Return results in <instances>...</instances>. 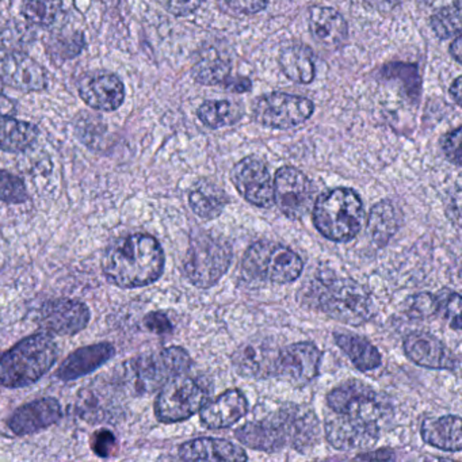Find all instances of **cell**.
I'll use <instances>...</instances> for the list:
<instances>
[{
  "mask_svg": "<svg viewBox=\"0 0 462 462\" xmlns=\"http://www.w3.org/2000/svg\"><path fill=\"white\" fill-rule=\"evenodd\" d=\"M235 435L243 445L264 453L285 448L305 451L319 442L320 424L312 411L291 405L261 420L248 421Z\"/></svg>",
  "mask_w": 462,
  "mask_h": 462,
  "instance_id": "6da1fadb",
  "label": "cell"
},
{
  "mask_svg": "<svg viewBox=\"0 0 462 462\" xmlns=\"http://www.w3.org/2000/svg\"><path fill=\"white\" fill-rule=\"evenodd\" d=\"M102 267L113 285L124 289L143 288L163 274V248L150 235H129L107 248Z\"/></svg>",
  "mask_w": 462,
  "mask_h": 462,
  "instance_id": "7a4b0ae2",
  "label": "cell"
},
{
  "mask_svg": "<svg viewBox=\"0 0 462 462\" xmlns=\"http://www.w3.org/2000/svg\"><path fill=\"white\" fill-rule=\"evenodd\" d=\"M301 301L350 326L366 323L374 312L372 297L364 286L350 278L335 275L313 277L302 289Z\"/></svg>",
  "mask_w": 462,
  "mask_h": 462,
  "instance_id": "3957f363",
  "label": "cell"
},
{
  "mask_svg": "<svg viewBox=\"0 0 462 462\" xmlns=\"http://www.w3.org/2000/svg\"><path fill=\"white\" fill-rule=\"evenodd\" d=\"M58 359V346L47 334L32 335L0 354V385L23 388L39 381Z\"/></svg>",
  "mask_w": 462,
  "mask_h": 462,
  "instance_id": "277c9868",
  "label": "cell"
},
{
  "mask_svg": "<svg viewBox=\"0 0 462 462\" xmlns=\"http://www.w3.org/2000/svg\"><path fill=\"white\" fill-rule=\"evenodd\" d=\"M365 208L353 189L337 188L321 194L313 207V224L326 239L353 240L364 226Z\"/></svg>",
  "mask_w": 462,
  "mask_h": 462,
  "instance_id": "5b68a950",
  "label": "cell"
},
{
  "mask_svg": "<svg viewBox=\"0 0 462 462\" xmlns=\"http://www.w3.org/2000/svg\"><path fill=\"white\" fill-rule=\"evenodd\" d=\"M232 254L226 237L209 231L196 232L185 259L186 277L197 288H212L228 272Z\"/></svg>",
  "mask_w": 462,
  "mask_h": 462,
  "instance_id": "8992f818",
  "label": "cell"
},
{
  "mask_svg": "<svg viewBox=\"0 0 462 462\" xmlns=\"http://www.w3.org/2000/svg\"><path fill=\"white\" fill-rule=\"evenodd\" d=\"M242 267L248 278L285 285L300 278L304 263L299 254L291 248L280 243L261 240L245 251Z\"/></svg>",
  "mask_w": 462,
  "mask_h": 462,
  "instance_id": "52a82bcc",
  "label": "cell"
},
{
  "mask_svg": "<svg viewBox=\"0 0 462 462\" xmlns=\"http://www.w3.org/2000/svg\"><path fill=\"white\" fill-rule=\"evenodd\" d=\"M131 367L132 383L139 393L158 391L175 375L189 372L191 358L182 347H169L134 359Z\"/></svg>",
  "mask_w": 462,
  "mask_h": 462,
  "instance_id": "ba28073f",
  "label": "cell"
},
{
  "mask_svg": "<svg viewBox=\"0 0 462 462\" xmlns=\"http://www.w3.org/2000/svg\"><path fill=\"white\" fill-rule=\"evenodd\" d=\"M327 404L334 412L343 413L380 427L381 423L389 418L392 411L386 399L373 391L369 385L358 381H350L332 389L327 396Z\"/></svg>",
  "mask_w": 462,
  "mask_h": 462,
  "instance_id": "9c48e42d",
  "label": "cell"
},
{
  "mask_svg": "<svg viewBox=\"0 0 462 462\" xmlns=\"http://www.w3.org/2000/svg\"><path fill=\"white\" fill-rule=\"evenodd\" d=\"M207 402L205 386L183 373L162 386L155 402V413L163 423H175L196 415Z\"/></svg>",
  "mask_w": 462,
  "mask_h": 462,
  "instance_id": "30bf717a",
  "label": "cell"
},
{
  "mask_svg": "<svg viewBox=\"0 0 462 462\" xmlns=\"http://www.w3.org/2000/svg\"><path fill=\"white\" fill-rule=\"evenodd\" d=\"M315 105L305 97L272 93L261 97L254 106V120L266 128L288 129L302 125L313 115Z\"/></svg>",
  "mask_w": 462,
  "mask_h": 462,
  "instance_id": "8fae6325",
  "label": "cell"
},
{
  "mask_svg": "<svg viewBox=\"0 0 462 462\" xmlns=\"http://www.w3.org/2000/svg\"><path fill=\"white\" fill-rule=\"evenodd\" d=\"M313 199L315 189L304 172L289 166L278 170L274 180V202L286 217L291 220L304 217L312 207Z\"/></svg>",
  "mask_w": 462,
  "mask_h": 462,
  "instance_id": "7c38bea8",
  "label": "cell"
},
{
  "mask_svg": "<svg viewBox=\"0 0 462 462\" xmlns=\"http://www.w3.org/2000/svg\"><path fill=\"white\" fill-rule=\"evenodd\" d=\"M380 431L381 427L377 424L367 423L334 411L327 415L324 423V434L329 445L343 451L367 450L375 445Z\"/></svg>",
  "mask_w": 462,
  "mask_h": 462,
  "instance_id": "4fadbf2b",
  "label": "cell"
},
{
  "mask_svg": "<svg viewBox=\"0 0 462 462\" xmlns=\"http://www.w3.org/2000/svg\"><path fill=\"white\" fill-rule=\"evenodd\" d=\"M231 180L240 196L258 208H270L274 204V180L266 163L256 156H247L235 164Z\"/></svg>",
  "mask_w": 462,
  "mask_h": 462,
  "instance_id": "5bb4252c",
  "label": "cell"
},
{
  "mask_svg": "<svg viewBox=\"0 0 462 462\" xmlns=\"http://www.w3.org/2000/svg\"><path fill=\"white\" fill-rule=\"evenodd\" d=\"M320 362V350L313 343H293L278 353L274 377L293 386H305L318 377Z\"/></svg>",
  "mask_w": 462,
  "mask_h": 462,
  "instance_id": "9a60e30c",
  "label": "cell"
},
{
  "mask_svg": "<svg viewBox=\"0 0 462 462\" xmlns=\"http://www.w3.org/2000/svg\"><path fill=\"white\" fill-rule=\"evenodd\" d=\"M40 326L56 335H74L88 327L90 310L77 300H52L40 310Z\"/></svg>",
  "mask_w": 462,
  "mask_h": 462,
  "instance_id": "2e32d148",
  "label": "cell"
},
{
  "mask_svg": "<svg viewBox=\"0 0 462 462\" xmlns=\"http://www.w3.org/2000/svg\"><path fill=\"white\" fill-rule=\"evenodd\" d=\"M80 98L94 110L115 112L123 105L125 88L117 75L107 71L85 75L78 85Z\"/></svg>",
  "mask_w": 462,
  "mask_h": 462,
  "instance_id": "e0dca14e",
  "label": "cell"
},
{
  "mask_svg": "<svg viewBox=\"0 0 462 462\" xmlns=\"http://www.w3.org/2000/svg\"><path fill=\"white\" fill-rule=\"evenodd\" d=\"M0 80L25 93L47 88L45 69L29 56L23 53H6L0 56Z\"/></svg>",
  "mask_w": 462,
  "mask_h": 462,
  "instance_id": "ac0fdd59",
  "label": "cell"
},
{
  "mask_svg": "<svg viewBox=\"0 0 462 462\" xmlns=\"http://www.w3.org/2000/svg\"><path fill=\"white\" fill-rule=\"evenodd\" d=\"M280 350L267 340L254 339L243 343L232 356L235 370L243 377H272Z\"/></svg>",
  "mask_w": 462,
  "mask_h": 462,
  "instance_id": "d6986e66",
  "label": "cell"
},
{
  "mask_svg": "<svg viewBox=\"0 0 462 462\" xmlns=\"http://www.w3.org/2000/svg\"><path fill=\"white\" fill-rule=\"evenodd\" d=\"M404 351L411 361L419 366L435 370H453L456 356L434 335L429 332H412L404 340Z\"/></svg>",
  "mask_w": 462,
  "mask_h": 462,
  "instance_id": "ffe728a7",
  "label": "cell"
},
{
  "mask_svg": "<svg viewBox=\"0 0 462 462\" xmlns=\"http://www.w3.org/2000/svg\"><path fill=\"white\" fill-rule=\"evenodd\" d=\"M61 418L60 402L52 397L40 399L18 408L9 420L17 435H28L55 424Z\"/></svg>",
  "mask_w": 462,
  "mask_h": 462,
  "instance_id": "44dd1931",
  "label": "cell"
},
{
  "mask_svg": "<svg viewBox=\"0 0 462 462\" xmlns=\"http://www.w3.org/2000/svg\"><path fill=\"white\" fill-rule=\"evenodd\" d=\"M199 411L201 421L208 429H228L245 418L248 411V402L242 392L229 389L213 402H205Z\"/></svg>",
  "mask_w": 462,
  "mask_h": 462,
  "instance_id": "7402d4cb",
  "label": "cell"
},
{
  "mask_svg": "<svg viewBox=\"0 0 462 462\" xmlns=\"http://www.w3.org/2000/svg\"><path fill=\"white\" fill-rule=\"evenodd\" d=\"M310 29L316 42L328 50H337L347 42V23L340 13L331 7H310Z\"/></svg>",
  "mask_w": 462,
  "mask_h": 462,
  "instance_id": "603a6c76",
  "label": "cell"
},
{
  "mask_svg": "<svg viewBox=\"0 0 462 462\" xmlns=\"http://www.w3.org/2000/svg\"><path fill=\"white\" fill-rule=\"evenodd\" d=\"M180 457L185 461H245L247 454L240 446L217 438H199L180 448Z\"/></svg>",
  "mask_w": 462,
  "mask_h": 462,
  "instance_id": "cb8c5ba5",
  "label": "cell"
},
{
  "mask_svg": "<svg viewBox=\"0 0 462 462\" xmlns=\"http://www.w3.org/2000/svg\"><path fill=\"white\" fill-rule=\"evenodd\" d=\"M115 353V347L110 343H98V345L79 348L59 367V378L63 381H72L83 377L106 364Z\"/></svg>",
  "mask_w": 462,
  "mask_h": 462,
  "instance_id": "d4e9b609",
  "label": "cell"
},
{
  "mask_svg": "<svg viewBox=\"0 0 462 462\" xmlns=\"http://www.w3.org/2000/svg\"><path fill=\"white\" fill-rule=\"evenodd\" d=\"M421 438L432 448L443 451L458 453L462 448L461 419L456 415L442 418L426 419L421 424Z\"/></svg>",
  "mask_w": 462,
  "mask_h": 462,
  "instance_id": "484cf974",
  "label": "cell"
},
{
  "mask_svg": "<svg viewBox=\"0 0 462 462\" xmlns=\"http://www.w3.org/2000/svg\"><path fill=\"white\" fill-rule=\"evenodd\" d=\"M286 78L299 85H310L316 75L315 55L307 45L296 44L285 48L278 59Z\"/></svg>",
  "mask_w": 462,
  "mask_h": 462,
  "instance_id": "4316f807",
  "label": "cell"
},
{
  "mask_svg": "<svg viewBox=\"0 0 462 462\" xmlns=\"http://www.w3.org/2000/svg\"><path fill=\"white\" fill-rule=\"evenodd\" d=\"M189 201H190L191 209L199 217L204 218V220H213L226 209L228 197L220 186L204 180H199L191 189Z\"/></svg>",
  "mask_w": 462,
  "mask_h": 462,
  "instance_id": "83f0119b",
  "label": "cell"
},
{
  "mask_svg": "<svg viewBox=\"0 0 462 462\" xmlns=\"http://www.w3.org/2000/svg\"><path fill=\"white\" fill-rule=\"evenodd\" d=\"M39 137V128L26 121L0 117V148L6 152H23Z\"/></svg>",
  "mask_w": 462,
  "mask_h": 462,
  "instance_id": "f1b7e54d",
  "label": "cell"
},
{
  "mask_svg": "<svg viewBox=\"0 0 462 462\" xmlns=\"http://www.w3.org/2000/svg\"><path fill=\"white\" fill-rule=\"evenodd\" d=\"M337 345L345 351L346 356L353 362L354 366L361 372H370L380 366V351L365 337L356 335L337 334L335 335Z\"/></svg>",
  "mask_w": 462,
  "mask_h": 462,
  "instance_id": "f546056e",
  "label": "cell"
},
{
  "mask_svg": "<svg viewBox=\"0 0 462 462\" xmlns=\"http://www.w3.org/2000/svg\"><path fill=\"white\" fill-rule=\"evenodd\" d=\"M399 213L391 201H381L372 208L367 221L370 236L378 247L388 245L399 229Z\"/></svg>",
  "mask_w": 462,
  "mask_h": 462,
  "instance_id": "4dcf8cb0",
  "label": "cell"
},
{
  "mask_svg": "<svg viewBox=\"0 0 462 462\" xmlns=\"http://www.w3.org/2000/svg\"><path fill=\"white\" fill-rule=\"evenodd\" d=\"M191 75L199 85L223 86L231 77V63L215 50H209L194 64Z\"/></svg>",
  "mask_w": 462,
  "mask_h": 462,
  "instance_id": "1f68e13d",
  "label": "cell"
},
{
  "mask_svg": "<svg viewBox=\"0 0 462 462\" xmlns=\"http://www.w3.org/2000/svg\"><path fill=\"white\" fill-rule=\"evenodd\" d=\"M197 117L208 128H226L242 120L243 107L236 102L226 101V99L207 101L197 110Z\"/></svg>",
  "mask_w": 462,
  "mask_h": 462,
  "instance_id": "d6a6232c",
  "label": "cell"
},
{
  "mask_svg": "<svg viewBox=\"0 0 462 462\" xmlns=\"http://www.w3.org/2000/svg\"><path fill=\"white\" fill-rule=\"evenodd\" d=\"M430 25L438 39L448 40L461 34V4L456 0L454 4L440 7L430 18Z\"/></svg>",
  "mask_w": 462,
  "mask_h": 462,
  "instance_id": "836d02e7",
  "label": "cell"
},
{
  "mask_svg": "<svg viewBox=\"0 0 462 462\" xmlns=\"http://www.w3.org/2000/svg\"><path fill=\"white\" fill-rule=\"evenodd\" d=\"M61 10V0H23V17L33 25H52L60 15Z\"/></svg>",
  "mask_w": 462,
  "mask_h": 462,
  "instance_id": "e575fe53",
  "label": "cell"
},
{
  "mask_svg": "<svg viewBox=\"0 0 462 462\" xmlns=\"http://www.w3.org/2000/svg\"><path fill=\"white\" fill-rule=\"evenodd\" d=\"M75 132L88 147L99 148V144L106 136L107 128L102 118L83 113L75 120Z\"/></svg>",
  "mask_w": 462,
  "mask_h": 462,
  "instance_id": "d590c367",
  "label": "cell"
},
{
  "mask_svg": "<svg viewBox=\"0 0 462 462\" xmlns=\"http://www.w3.org/2000/svg\"><path fill=\"white\" fill-rule=\"evenodd\" d=\"M28 199L25 183L21 178L0 170V201L23 204Z\"/></svg>",
  "mask_w": 462,
  "mask_h": 462,
  "instance_id": "8d00e7d4",
  "label": "cell"
},
{
  "mask_svg": "<svg viewBox=\"0 0 462 462\" xmlns=\"http://www.w3.org/2000/svg\"><path fill=\"white\" fill-rule=\"evenodd\" d=\"M438 310H439V300L434 294L419 293L408 299L407 315L411 319L423 320L437 315Z\"/></svg>",
  "mask_w": 462,
  "mask_h": 462,
  "instance_id": "74e56055",
  "label": "cell"
},
{
  "mask_svg": "<svg viewBox=\"0 0 462 462\" xmlns=\"http://www.w3.org/2000/svg\"><path fill=\"white\" fill-rule=\"evenodd\" d=\"M438 300H439L438 313H442L451 328L461 331V297L459 294L456 291H445L443 293L438 294Z\"/></svg>",
  "mask_w": 462,
  "mask_h": 462,
  "instance_id": "f35d334b",
  "label": "cell"
},
{
  "mask_svg": "<svg viewBox=\"0 0 462 462\" xmlns=\"http://www.w3.org/2000/svg\"><path fill=\"white\" fill-rule=\"evenodd\" d=\"M461 128L458 126V128L454 129V131L446 134L445 136L442 137V142H440L446 158H448L451 163L456 164V166H461Z\"/></svg>",
  "mask_w": 462,
  "mask_h": 462,
  "instance_id": "ab89813d",
  "label": "cell"
},
{
  "mask_svg": "<svg viewBox=\"0 0 462 462\" xmlns=\"http://www.w3.org/2000/svg\"><path fill=\"white\" fill-rule=\"evenodd\" d=\"M416 66H407V64H389V66L383 67V75L388 79H392L393 77H400V79H402V82H405V88L408 90V96L413 97L416 98L418 97V88H419V79H407L405 75L411 71V69H415Z\"/></svg>",
  "mask_w": 462,
  "mask_h": 462,
  "instance_id": "60d3db41",
  "label": "cell"
},
{
  "mask_svg": "<svg viewBox=\"0 0 462 462\" xmlns=\"http://www.w3.org/2000/svg\"><path fill=\"white\" fill-rule=\"evenodd\" d=\"M116 448V438L109 430H101L97 431L91 438V448L97 456L106 457L112 456Z\"/></svg>",
  "mask_w": 462,
  "mask_h": 462,
  "instance_id": "b9f144b4",
  "label": "cell"
},
{
  "mask_svg": "<svg viewBox=\"0 0 462 462\" xmlns=\"http://www.w3.org/2000/svg\"><path fill=\"white\" fill-rule=\"evenodd\" d=\"M85 42L82 34H72L67 39H60L55 42V53L63 59H72L79 55Z\"/></svg>",
  "mask_w": 462,
  "mask_h": 462,
  "instance_id": "7bdbcfd3",
  "label": "cell"
},
{
  "mask_svg": "<svg viewBox=\"0 0 462 462\" xmlns=\"http://www.w3.org/2000/svg\"><path fill=\"white\" fill-rule=\"evenodd\" d=\"M159 4L178 17L191 14L201 6L202 0H159Z\"/></svg>",
  "mask_w": 462,
  "mask_h": 462,
  "instance_id": "ee69618b",
  "label": "cell"
},
{
  "mask_svg": "<svg viewBox=\"0 0 462 462\" xmlns=\"http://www.w3.org/2000/svg\"><path fill=\"white\" fill-rule=\"evenodd\" d=\"M232 10L240 14H256L266 9L269 0H224Z\"/></svg>",
  "mask_w": 462,
  "mask_h": 462,
  "instance_id": "f6af8a7d",
  "label": "cell"
},
{
  "mask_svg": "<svg viewBox=\"0 0 462 462\" xmlns=\"http://www.w3.org/2000/svg\"><path fill=\"white\" fill-rule=\"evenodd\" d=\"M145 327L155 334L164 335L172 331V324L164 313L152 312L145 316Z\"/></svg>",
  "mask_w": 462,
  "mask_h": 462,
  "instance_id": "bcb514c9",
  "label": "cell"
},
{
  "mask_svg": "<svg viewBox=\"0 0 462 462\" xmlns=\"http://www.w3.org/2000/svg\"><path fill=\"white\" fill-rule=\"evenodd\" d=\"M223 88H226V90L232 91V93L242 94L250 91L253 85H251V80L248 78L239 77L232 79L229 77L226 82L224 83Z\"/></svg>",
  "mask_w": 462,
  "mask_h": 462,
  "instance_id": "7dc6e473",
  "label": "cell"
},
{
  "mask_svg": "<svg viewBox=\"0 0 462 462\" xmlns=\"http://www.w3.org/2000/svg\"><path fill=\"white\" fill-rule=\"evenodd\" d=\"M17 113V106L9 97L0 94V117H13Z\"/></svg>",
  "mask_w": 462,
  "mask_h": 462,
  "instance_id": "c3c4849f",
  "label": "cell"
},
{
  "mask_svg": "<svg viewBox=\"0 0 462 462\" xmlns=\"http://www.w3.org/2000/svg\"><path fill=\"white\" fill-rule=\"evenodd\" d=\"M448 52H450L451 58L454 59V60L457 61V63L461 64V55H462V39L461 34H458V36H456V39H454V42H451L450 50H448Z\"/></svg>",
  "mask_w": 462,
  "mask_h": 462,
  "instance_id": "681fc988",
  "label": "cell"
},
{
  "mask_svg": "<svg viewBox=\"0 0 462 462\" xmlns=\"http://www.w3.org/2000/svg\"><path fill=\"white\" fill-rule=\"evenodd\" d=\"M461 77L456 78L453 83L450 86V96L451 98L454 99L457 105H461Z\"/></svg>",
  "mask_w": 462,
  "mask_h": 462,
  "instance_id": "f907efd6",
  "label": "cell"
}]
</instances>
